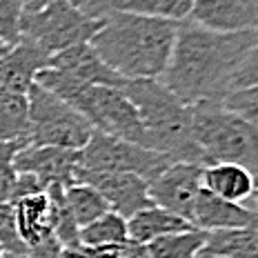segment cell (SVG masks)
<instances>
[{
	"instance_id": "6da1fadb",
	"label": "cell",
	"mask_w": 258,
	"mask_h": 258,
	"mask_svg": "<svg viewBox=\"0 0 258 258\" xmlns=\"http://www.w3.org/2000/svg\"><path fill=\"white\" fill-rule=\"evenodd\" d=\"M258 42L256 31L216 34L182 20L169 62L158 80L185 105L223 103L240 62Z\"/></svg>"
},
{
	"instance_id": "7a4b0ae2",
	"label": "cell",
	"mask_w": 258,
	"mask_h": 258,
	"mask_svg": "<svg viewBox=\"0 0 258 258\" xmlns=\"http://www.w3.org/2000/svg\"><path fill=\"white\" fill-rule=\"evenodd\" d=\"M91 38L103 62L125 80H158L169 62L180 23L105 9Z\"/></svg>"
},
{
	"instance_id": "3957f363",
	"label": "cell",
	"mask_w": 258,
	"mask_h": 258,
	"mask_svg": "<svg viewBox=\"0 0 258 258\" xmlns=\"http://www.w3.org/2000/svg\"><path fill=\"white\" fill-rule=\"evenodd\" d=\"M120 91L136 107L147 149L171 163L205 165L191 136V107L176 98L160 80H127Z\"/></svg>"
},
{
	"instance_id": "277c9868",
	"label": "cell",
	"mask_w": 258,
	"mask_h": 258,
	"mask_svg": "<svg viewBox=\"0 0 258 258\" xmlns=\"http://www.w3.org/2000/svg\"><path fill=\"white\" fill-rule=\"evenodd\" d=\"M191 136L205 165H238L258 180V132L225 103L191 107Z\"/></svg>"
},
{
	"instance_id": "5b68a950",
	"label": "cell",
	"mask_w": 258,
	"mask_h": 258,
	"mask_svg": "<svg viewBox=\"0 0 258 258\" xmlns=\"http://www.w3.org/2000/svg\"><path fill=\"white\" fill-rule=\"evenodd\" d=\"M103 25V18L85 14L74 7L69 0H53L51 5L38 12H23L20 18V40L36 45L47 56H56L58 51L72 45L89 42Z\"/></svg>"
},
{
	"instance_id": "8992f818",
	"label": "cell",
	"mask_w": 258,
	"mask_h": 258,
	"mask_svg": "<svg viewBox=\"0 0 258 258\" xmlns=\"http://www.w3.org/2000/svg\"><path fill=\"white\" fill-rule=\"evenodd\" d=\"M27 103H29V145L80 152L94 134L91 125L78 111H74L38 83H34L27 91Z\"/></svg>"
},
{
	"instance_id": "52a82bcc",
	"label": "cell",
	"mask_w": 258,
	"mask_h": 258,
	"mask_svg": "<svg viewBox=\"0 0 258 258\" xmlns=\"http://www.w3.org/2000/svg\"><path fill=\"white\" fill-rule=\"evenodd\" d=\"M167 165L169 158L145 149L141 145L127 141H118L107 134L94 132L83 149L78 152L76 167L87 171H120V174H134L138 178L152 182Z\"/></svg>"
},
{
	"instance_id": "ba28073f",
	"label": "cell",
	"mask_w": 258,
	"mask_h": 258,
	"mask_svg": "<svg viewBox=\"0 0 258 258\" xmlns=\"http://www.w3.org/2000/svg\"><path fill=\"white\" fill-rule=\"evenodd\" d=\"M205 165L198 163H171L147 185L152 205L167 209L176 216L191 223L196 198L201 194V176Z\"/></svg>"
},
{
	"instance_id": "9c48e42d",
	"label": "cell",
	"mask_w": 258,
	"mask_h": 258,
	"mask_svg": "<svg viewBox=\"0 0 258 258\" xmlns=\"http://www.w3.org/2000/svg\"><path fill=\"white\" fill-rule=\"evenodd\" d=\"M74 182L94 187L105 198L109 212H116L122 218H132L136 212L149 207V191L147 180L138 178L134 174H120V171H87L74 169Z\"/></svg>"
},
{
	"instance_id": "30bf717a",
	"label": "cell",
	"mask_w": 258,
	"mask_h": 258,
	"mask_svg": "<svg viewBox=\"0 0 258 258\" xmlns=\"http://www.w3.org/2000/svg\"><path fill=\"white\" fill-rule=\"evenodd\" d=\"M78 163V152L60 147H36L27 145L14 158V169L20 174H31L42 185L49 187H69L74 182V169Z\"/></svg>"
},
{
	"instance_id": "8fae6325",
	"label": "cell",
	"mask_w": 258,
	"mask_h": 258,
	"mask_svg": "<svg viewBox=\"0 0 258 258\" xmlns=\"http://www.w3.org/2000/svg\"><path fill=\"white\" fill-rule=\"evenodd\" d=\"M189 23L216 34L256 29V0H194Z\"/></svg>"
},
{
	"instance_id": "7c38bea8",
	"label": "cell",
	"mask_w": 258,
	"mask_h": 258,
	"mask_svg": "<svg viewBox=\"0 0 258 258\" xmlns=\"http://www.w3.org/2000/svg\"><path fill=\"white\" fill-rule=\"evenodd\" d=\"M49 67L56 69V72L67 74V76L83 80L87 85L120 89L127 83L125 78H120L114 69H109L103 62V58L96 53L91 42H80V45H72L67 49L58 51L56 56L49 58Z\"/></svg>"
},
{
	"instance_id": "4fadbf2b",
	"label": "cell",
	"mask_w": 258,
	"mask_h": 258,
	"mask_svg": "<svg viewBox=\"0 0 258 258\" xmlns=\"http://www.w3.org/2000/svg\"><path fill=\"white\" fill-rule=\"evenodd\" d=\"M49 67V56L36 45L20 40L0 56V94L27 96L38 72Z\"/></svg>"
},
{
	"instance_id": "5bb4252c",
	"label": "cell",
	"mask_w": 258,
	"mask_h": 258,
	"mask_svg": "<svg viewBox=\"0 0 258 258\" xmlns=\"http://www.w3.org/2000/svg\"><path fill=\"white\" fill-rule=\"evenodd\" d=\"M191 225L201 232H220V229H245L258 225L256 214L247 205L229 203L214 194L201 189L191 214Z\"/></svg>"
},
{
	"instance_id": "9a60e30c",
	"label": "cell",
	"mask_w": 258,
	"mask_h": 258,
	"mask_svg": "<svg viewBox=\"0 0 258 258\" xmlns=\"http://www.w3.org/2000/svg\"><path fill=\"white\" fill-rule=\"evenodd\" d=\"M203 189L214 194L218 198H225L229 203H238V205H247L254 196L256 178L249 174L245 167L229 163H212L203 167L201 176Z\"/></svg>"
},
{
	"instance_id": "2e32d148",
	"label": "cell",
	"mask_w": 258,
	"mask_h": 258,
	"mask_svg": "<svg viewBox=\"0 0 258 258\" xmlns=\"http://www.w3.org/2000/svg\"><path fill=\"white\" fill-rule=\"evenodd\" d=\"M12 207H14L16 232H18L23 245L27 247V251L53 236V232H51V207H49V198H47L45 191L20 198V201L14 203Z\"/></svg>"
},
{
	"instance_id": "e0dca14e",
	"label": "cell",
	"mask_w": 258,
	"mask_h": 258,
	"mask_svg": "<svg viewBox=\"0 0 258 258\" xmlns=\"http://www.w3.org/2000/svg\"><path fill=\"white\" fill-rule=\"evenodd\" d=\"M194 225L189 220L176 216V214L160 209L156 205H149L136 212L132 218H127V238L138 245H149L152 240L160 238L167 234H178L187 232Z\"/></svg>"
},
{
	"instance_id": "ac0fdd59",
	"label": "cell",
	"mask_w": 258,
	"mask_h": 258,
	"mask_svg": "<svg viewBox=\"0 0 258 258\" xmlns=\"http://www.w3.org/2000/svg\"><path fill=\"white\" fill-rule=\"evenodd\" d=\"M254 227L209 232L196 258H249Z\"/></svg>"
},
{
	"instance_id": "d6986e66",
	"label": "cell",
	"mask_w": 258,
	"mask_h": 258,
	"mask_svg": "<svg viewBox=\"0 0 258 258\" xmlns=\"http://www.w3.org/2000/svg\"><path fill=\"white\" fill-rule=\"evenodd\" d=\"M0 143L29 145V103H27V96L0 94Z\"/></svg>"
},
{
	"instance_id": "ffe728a7",
	"label": "cell",
	"mask_w": 258,
	"mask_h": 258,
	"mask_svg": "<svg viewBox=\"0 0 258 258\" xmlns=\"http://www.w3.org/2000/svg\"><path fill=\"white\" fill-rule=\"evenodd\" d=\"M191 5H194V0H114V3H109L105 9H116V12L147 16V18L182 23V20L189 18Z\"/></svg>"
},
{
	"instance_id": "44dd1931",
	"label": "cell",
	"mask_w": 258,
	"mask_h": 258,
	"mask_svg": "<svg viewBox=\"0 0 258 258\" xmlns=\"http://www.w3.org/2000/svg\"><path fill=\"white\" fill-rule=\"evenodd\" d=\"M64 203H67L69 214L74 216L78 227H85V225L94 223L96 218H100L103 214L109 212L105 198L94 187L83 185V182H72L64 189Z\"/></svg>"
},
{
	"instance_id": "7402d4cb",
	"label": "cell",
	"mask_w": 258,
	"mask_h": 258,
	"mask_svg": "<svg viewBox=\"0 0 258 258\" xmlns=\"http://www.w3.org/2000/svg\"><path fill=\"white\" fill-rule=\"evenodd\" d=\"M205 236L207 232L191 227L187 232L160 236L145 247H147L152 258H196L203 243H205Z\"/></svg>"
},
{
	"instance_id": "603a6c76",
	"label": "cell",
	"mask_w": 258,
	"mask_h": 258,
	"mask_svg": "<svg viewBox=\"0 0 258 258\" xmlns=\"http://www.w3.org/2000/svg\"><path fill=\"white\" fill-rule=\"evenodd\" d=\"M80 245L98 249V247L125 243L127 240V218L118 216L116 212H107L100 218H96L94 223L80 227Z\"/></svg>"
},
{
	"instance_id": "cb8c5ba5",
	"label": "cell",
	"mask_w": 258,
	"mask_h": 258,
	"mask_svg": "<svg viewBox=\"0 0 258 258\" xmlns=\"http://www.w3.org/2000/svg\"><path fill=\"white\" fill-rule=\"evenodd\" d=\"M223 103L227 109L238 114L245 122H249L258 132V85L256 87H243V89L229 91Z\"/></svg>"
},
{
	"instance_id": "d4e9b609",
	"label": "cell",
	"mask_w": 258,
	"mask_h": 258,
	"mask_svg": "<svg viewBox=\"0 0 258 258\" xmlns=\"http://www.w3.org/2000/svg\"><path fill=\"white\" fill-rule=\"evenodd\" d=\"M20 18L23 7L18 0H0V45L14 47L20 42Z\"/></svg>"
},
{
	"instance_id": "484cf974",
	"label": "cell",
	"mask_w": 258,
	"mask_h": 258,
	"mask_svg": "<svg viewBox=\"0 0 258 258\" xmlns=\"http://www.w3.org/2000/svg\"><path fill=\"white\" fill-rule=\"evenodd\" d=\"M23 147H27V143H0V203H9L16 182L14 158Z\"/></svg>"
},
{
	"instance_id": "4316f807",
	"label": "cell",
	"mask_w": 258,
	"mask_h": 258,
	"mask_svg": "<svg viewBox=\"0 0 258 258\" xmlns=\"http://www.w3.org/2000/svg\"><path fill=\"white\" fill-rule=\"evenodd\" d=\"M0 247H3L5 254H27V247L23 245L18 232H16L14 207L9 203H0Z\"/></svg>"
},
{
	"instance_id": "83f0119b",
	"label": "cell",
	"mask_w": 258,
	"mask_h": 258,
	"mask_svg": "<svg viewBox=\"0 0 258 258\" xmlns=\"http://www.w3.org/2000/svg\"><path fill=\"white\" fill-rule=\"evenodd\" d=\"M256 85H258V42L251 47V51L245 56V60L240 62L232 83V91L243 87H256Z\"/></svg>"
},
{
	"instance_id": "f1b7e54d",
	"label": "cell",
	"mask_w": 258,
	"mask_h": 258,
	"mask_svg": "<svg viewBox=\"0 0 258 258\" xmlns=\"http://www.w3.org/2000/svg\"><path fill=\"white\" fill-rule=\"evenodd\" d=\"M40 191H45V189H42V185L34 178V176H31V174H20V171H16V182H14V187H12L9 205L18 203L20 198L34 196V194H40Z\"/></svg>"
},
{
	"instance_id": "f546056e",
	"label": "cell",
	"mask_w": 258,
	"mask_h": 258,
	"mask_svg": "<svg viewBox=\"0 0 258 258\" xmlns=\"http://www.w3.org/2000/svg\"><path fill=\"white\" fill-rule=\"evenodd\" d=\"M69 3H72L74 7L83 9L85 14L94 16V18H100V14H103V9H105L109 3H114V0H69Z\"/></svg>"
},
{
	"instance_id": "4dcf8cb0",
	"label": "cell",
	"mask_w": 258,
	"mask_h": 258,
	"mask_svg": "<svg viewBox=\"0 0 258 258\" xmlns=\"http://www.w3.org/2000/svg\"><path fill=\"white\" fill-rule=\"evenodd\" d=\"M58 258H96V251L85 245H74V247H62Z\"/></svg>"
},
{
	"instance_id": "1f68e13d",
	"label": "cell",
	"mask_w": 258,
	"mask_h": 258,
	"mask_svg": "<svg viewBox=\"0 0 258 258\" xmlns=\"http://www.w3.org/2000/svg\"><path fill=\"white\" fill-rule=\"evenodd\" d=\"M53 0H18V5L23 7V12H38V9L51 5Z\"/></svg>"
},
{
	"instance_id": "d6a6232c",
	"label": "cell",
	"mask_w": 258,
	"mask_h": 258,
	"mask_svg": "<svg viewBox=\"0 0 258 258\" xmlns=\"http://www.w3.org/2000/svg\"><path fill=\"white\" fill-rule=\"evenodd\" d=\"M249 258H258V225L254 227V238H251V251Z\"/></svg>"
},
{
	"instance_id": "836d02e7",
	"label": "cell",
	"mask_w": 258,
	"mask_h": 258,
	"mask_svg": "<svg viewBox=\"0 0 258 258\" xmlns=\"http://www.w3.org/2000/svg\"><path fill=\"white\" fill-rule=\"evenodd\" d=\"M251 205L254 207H249V209L256 214V218H258V180H256V187H254V196H251Z\"/></svg>"
},
{
	"instance_id": "e575fe53",
	"label": "cell",
	"mask_w": 258,
	"mask_h": 258,
	"mask_svg": "<svg viewBox=\"0 0 258 258\" xmlns=\"http://www.w3.org/2000/svg\"><path fill=\"white\" fill-rule=\"evenodd\" d=\"M5 258H29L27 254H23V256H16V254H5Z\"/></svg>"
},
{
	"instance_id": "d590c367",
	"label": "cell",
	"mask_w": 258,
	"mask_h": 258,
	"mask_svg": "<svg viewBox=\"0 0 258 258\" xmlns=\"http://www.w3.org/2000/svg\"><path fill=\"white\" fill-rule=\"evenodd\" d=\"M254 31H256V36H258V0H256V29Z\"/></svg>"
},
{
	"instance_id": "8d00e7d4",
	"label": "cell",
	"mask_w": 258,
	"mask_h": 258,
	"mask_svg": "<svg viewBox=\"0 0 258 258\" xmlns=\"http://www.w3.org/2000/svg\"><path fill=\"white\" fill-rule=\"evenodd\" d=\"M7 49H9V47H7V45H0V56H3V53H5V51H7Z\"/></svg>"
},
{
	"instance_id": "74e56055",
	"label": "cell",
	"mask_w": 258,
	"mask_h": 258,
	"mask_svg": "<svg viewBox=\"0 0 258 258\" xmlns=\"http://www.w3.org/2000/svg\"><path fill=\"white\" fill-rule=\"evenodd\" d=\"M0 258H5V251H3V247H0Z\"/></svg>"
}]
</instances>
